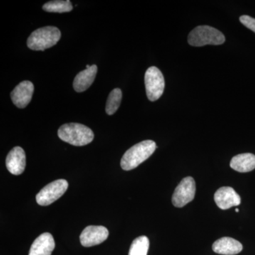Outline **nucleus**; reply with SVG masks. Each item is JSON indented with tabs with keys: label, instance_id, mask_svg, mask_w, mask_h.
Segmentation results:
<instances>
[{
	"label": "nucleus",
	"instance_id": "obj_1",
	"mask_svg": "<svg viewBox=\"0 0 255 255\" xmlns=\"http://www.w3.org/2000/svg\"><path fill=\"white\" fill-rule=\"evenodd\" d=\"M156 143L153 140H144L132 146L124 153L121 160V166L124 170L129 171L136 168L139 164L148 159L156 150Z\"/></svg>",
	"mask_w": 255,
	"mask_h": 255
},
{
	"label": "nucleus",
	"instance_id": "obj_2",
	"mask_svg": "<svg viewBox=\"0 0 255 255\" xmlns=\"http://www.w3.org/2000/svg\"><path fill=\"white\" fill-rule=\"evenodd\" d=\"M58 135L63 141L74 146L88 145L95 137L90 128L78 123L64 124L58 129Z\"/></svg>",
	"mask_w": 255,
	"mask_h": 255
},
{
	"label": "nucleus",
	"instance_id": "obj_3",
	"mask_svg": "<svg viewBox=\"0 0 255 255\" xmlns=\"http://www.w3.org/2000/svg\"><path fill=\"white\" fill-rule=\"evenodd\" d=\"M61 33L55 26H45L33 32L27 40V46L33 50H44L51 48L60 41Z\"/></svg>",
	"mask_w": 255,
	"mask_h": 255
},
{
	"label": "nucleus",
	"instance_id": "obj_4",
	"mask_svg": "<svg viewBox=\"0 0 255 255\" xmlns=\"http://www.w3.org/2000/svg\"><path fill=\"white\" fill-rule=\"evenodd\" d=\"M226 38L219 30L209 26H199L193 29L188 36V43L191 46L201 47L206 45H221Z\"/></svg>",
	"mask_w": 255,
	"mask_h": 255
},
{
	"label": "nucleus",
	"instance_id": "obj_5",
	"mask_svg": "<svg viewBox=\"0 0 255 255\" xmlns=\"http://www.w3.org/2000/svg\"><path fill=\"white\" fill-rule=\"evenodd\" d=\"M145 85L147 98L155 102L160 98L164 89V79L160 70L156 67L147 69L145 75Z\"/></svg>",
	"mask_w": 255,
	"mask_h": 255
},
{
	"label": "nucleus",
	"instance_id": "obj_6",
	"mask_svg": "<svg viewBox=\"0 0 255 255\" xmlns=\"http://www.w3.org/2000/svg\"><path fill=\"white\" fill-rule=\"evenodd\" d=\"M68 188V183L65 179H58L47 184L36 196L39 205L46 206L53 204L65 194Z\"/></svg>",
	"mask_w": 255,
	"mask_h": 255
},
{
	"label": "nucleus",
	"instance_id": "obj_7",
	"mask_svg": "<svg viewBox=\"0 0 255 255\" xmlns=\"http://www.w3.org/2000/svg\"><path fill=\"white\" fill-rule=\"evenodd\" d=\"M196 183L192 177L184 178L176 188L172 196V204L175 207L182 208L194 199Z\"/></svg>",
	"mask_w": 255,
	"mask_h": 255
},
{
	"label": "nucleus",
	"instance_id": "obj_8",
	"mask_svg": "<svg viewBox=\"0 0 255 255\" xmlns=\"http://www.w3.org/2000/svg\"><path fill=\"white\" fill-rule=\"evenodd\" d=\"M109 236L107 228L102 226H87L80 235V243L85 248L97 246L105 242Z\"/></svg>",
	"mask_w": 255,
	"mask_h": 255
},
{
	"label": "nucleus",
	"instance_id": "obj_9",
	"mask_svg": "<svg viewBox=\"0 0 255 255\" xmlns=\"http://www.w3.org/2000/svg\"><path fill=\"white\" fill-rule=\"evenodd\" d=\"M34 91V86L30 81H23L11 92V98L14 105L19 109L27 107Z\"/></svg>",
	"mask_w": 255,
	"mask_h": 255
},
{
	"label": "nucleus",
	"instance_id": "obj_10",
	"mask_svg": "<svg viewBox=\"0 0 255 255\" xmlns=\"http://www.w3.org/2000/svg\"><path fill=\"white\" fill-rule=\"evenodd\" d=\"M214 200L220 209L226 210L241 204V199L239 194L232 187L220 188L215 193Z\"/></svg>",
	"mask_w": 255,
	"mask_h": 255
},
{
	"label": "nucleus",
	"instance_id": "obj_11",
	"mask_svg": "<svg viewBox=\"0 0 255 255\" xmlns=\"http://www.w3.org/2000/svg\"><path fill=\"white\" fill-rule=\"evenodd\" d=\"M6 168L10 173L20 175L23 173L26 167V154L21 147H15L6 158Z\"/></svg>",
	"mask_w": 255,
	"mask_h": 255
},
{
	"label": "nucleus",
	"instance_id": "obj_12",
	"mask_svg": "<svg viewBox=\"0 0 255 255\" xmlns=\"http://www.w3.org/2000/svg\"><path fill=\"white\" fill-rule=\"evenodd\" d=\"M55 241L49 233H45L35 240L28 255H51L55 249Z\"/></svg>",
	"mask_w": 255,
	"mask_h": 255
},
{
	"label": "nucleus",
	"instance_id": "obj_13",
	"mask_svg": "<svg viewBox=\"0 0 255 255\" xmlns=\"http://www.w3.org/2000/svg\"><path fill=\"white\" fill-rule=\"evenodd\" d=\"M212 248L217 254L235 255L243 251V245L232 238L224 237L215 242Z\"/></svg>",
	"mask_w": 255,
	"mask_h": 255
},
{
	"label": "nucleus",
	"instance_id": "obj_14",
	"mask_svg": "<svg viewBox=\"0 0 255 255\" xmlns=\"http://www.w3.org/2000/svg\"><path fill=\"white\" fill-rule=\"evenodd\" d=\"M97 73V67L96 65H92L90 68H86L79 73L74 80V90L79 93L85 92L93 83Z\"/></svg>",
	"mask_w": 255,
	"mask_h": 255
},
{
	"label": "nucleus",
	"instance_id": "obj_15",
	"mask_svg": "<svg viewBox=\"0 0 255 255\" xmlns=\"http://www.w3.org/2000/svg\"><path fill=\"white\" fill-rule=\"evenodd\" d=\"M231 168L238 172H249L255 169V155L252 153L240 154L233 157L230 163Z\"/></svg>",
	"mask_w": 255,
	"mask_h": 255
},
{
	"label": "nucleus",
	"instance_id": "obj_16",
	"mask_svg": "<svg viewBox=\"0 0 255 255\" xmlns=\"http://www.w3.org/2000/svg\"><path fill=\"white\" fill-rule=\"evenodd\" d=\"M43 9L48 12H69L73 10V5H72L71 1L69 0H65V1L55 0V1H50L46 2L43 6Z\"/></svg>",
	"mask_w": 255,
	"mask_h": 255
},
{
	"label": "nucleus",
	"instance_id": "obj_17",
	"mask_svg": "<svg viewBox=\"0 0 255 255\" xmlns=\"http://www.w3.org/2000/svg\"><path fill=\"white\" fill-rule=\"evenodd\" d=\"M122 100V92L120 89L116 88L110 92L106 105V112L108 115H113L118 110Z\"/></svg>",
	"mask_w": 255,
	"mask_h": 255
},
{
	"label": "nucleus",
	"instance_id": "obj_18",
	"mask_svg": "<svg viewBox=\"0 0 255 255\" xmlns=\"http://www.w3.org/2000/svg\"><path fill=\"white\" fill-rule=\"evenodd\" d=\"M150 241L146 236H140L132 241L128 255H147Z\"/></svg>",
	"mask_w": 255,
	"mask_h": 255
},
{
	"label": "nucleus",
	"instance_id": "obj_19",
	"mask_svg": "<svg viewBox=\"0 0 255 255\" xmlns=\"http://www.w3.org/2000/svg\"><path fill=\"white\" fill-rule=\"evenodd\" d=\"M240 21L245 26L255 33V18L248 15H243L240 17Z\"/></svg>",
	"mask_w": 255,
	"mask_h": 255
},
{
	"label": "nucleus",
	"instance_id": "obj_20",
	"mask_svg": "<svg viewBox=\"0 0 255 255\" xmlns=\"http://www.w3.org/2000/svg\"><path fill=\"white\" fill-rule=\"evenodd\" d=\"M236 212H239V209H236Z\"/></svg>",
	"mask_w": 255,
	"mask_h": 255
}]
</instances>
